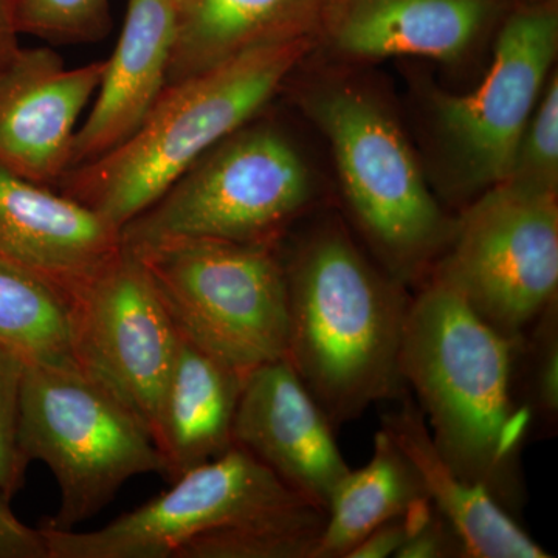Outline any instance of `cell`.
Listing matches in <instances>:
<instances>
[{
    "mask_svg": "<svg viewBox=\"0 0 558 558\" xmlns=\"http://www.w3.org/2000/svg\"><path fill=\"white\" fill-rule=\"evenodd\" d=\"M409 517L403 515L387 521L374 529L362 542L349 553L347 558H387L396 557L409 537Z\"/></svg>",
    "mask_w": 558,
    "mask_h": 558,
    "instance_id": "cell-29",
    "label": "cell"
},
{
    "mask_svg": "<svg viewBox=\"0 0 558 558\" xmlns=\"http://www.w3.org/2000/svg\"><path fill=\"white\" fill-rule=\"evenodd\" d=\"M508 180L557 191L558 80L550 76L532 112Z\"/></svg>",
    "mask_w": 558,
    "mask_h": 558,
    "instance_id": "cell-25",
    "label": "cell"
},
{
    "mask_svg": "<svg viewBox=\"0 0 558 558\" xmlns=\"http://www.w3.org/2000/svg\"><path fill=\"white\" fill-rule=\"evenodd\" d=\"M183 2H185V0H172V3H174L175 10H178L179 7H182Z\"/></svg>",
    "mask_w": 558,
    "mask_h": 558,
    "instance_id": "cell-31",
    "label": "cell"
},
{
    "mask_svg": "<svg viewBox=\"0 0 558 558\" xmlns=\"http://www.w3.org/2000/svg\"><path fill=\"white\" fill-rule=\"evenodd\" d=\"M326 510L303 502L190 542L175 558H312Z\"/></svg>",
    "mask_w": 558,
    "mask_h": 558,
    "instance_id": "cell-22",
    "label": "cell"
},
{
    "mask_svg": "<svg viewBox=\"0 0 558 558\" xmlns=\"http://www.w3.org/2000/svg\"><path fill=\"white\" fill-rule=\"evenodd\" d=\"M20 35L14 0H0V73L20 53Z\"/></svg>",
    "mask_w": 558,
    "mask_h": 558,
    "instance_id": "cell-30",
    "label": "cell"
},
{
    "mask_svg": "<svg viewBox=\"0 0 558 558\" xmlns=\"http://www.w3.org/2000/svg\"><path fill=\"white\" fill-rule=\"evenodd\" d=\"M557 49L556 2L523 3L506 17L480 86L439 95L440 137L465 190L486 191L509 179Z\"/></svg>",
    "mask_w": 558,
    "mask_h": 558,
    "instance_id": "cell-10",
    "label": "cell"
},
{
    "mask_svg": "<svg viewBox=\"0 0 558 558\" xmlns=\"http://www.w3.org/2000/svg\"><path fill=\"white\" fill-rule=\"evenodd\" d=\"M381 428L416 469L436 512L457 532L468 558H550L487 488L459 476L440 457L417 402L403 395Z\"/></svg>",
    "mask_w": 558,
    "mask_h": 558,
    "instance_id": "cell-17",
    "label": "cell"
},
{
    "mask_svg": "<svg viewBox=\"0 0 558 558\" xmlns=\"http://www.w3.org/2000/svg\"><path fill=\"white\" fill-rule=\"evenodd\" d=\"M310 199L295 146L270 128L244 126L128 222L121 241L132 252L186 240L275 245Z\"/></svg>",
    "mask_w": 558,
    "mask_h": 558,
    "instance_id": "cell-5",
    "label": "cell"
},
{
    "mask_svg": "<svg viewBox=\"0 0 558 558\" xmlns=\"http://www.w3.org/2000/svg\"><path fill=\"white\" fill-rule=\"evenodd\" d=\"M515 387L537 427L553 435L558 421V299L521 337Z\"/></svg>",
    "mask_w": 558,
    "mask_h": 558,
    "instance_id": "cell-23",
    "label": "cell"
},
{
    "mask_svg": "<svg viewBox=\"0 0 558 558\" xmlns=\"http://www.w3.org/2000/svg\"><path fill=\"white\" fill-rule=\"evenodd\" d=\"M25 362L0 344V492L11 499L25 483L31 462L20 446L21 389Z\"/></svg>",
    "mask_w": 558,
    "mask_h": 558,
    "instance_id": "cell-26",
    "label": "cell"
},
{
    "mask_svg": "<svg viewBox=\"0 0 558 558\" xmlns=\"http://www.w3.org/2000/svg\"><path fill=\"white\" fill-rule=\"evenodd\" d=\"M132 253L197 347L242 374L286 357L288 282L275 245L186 240Z\"/></svg>",
    "mask_w": 558,
    "mask_h": 558,
    "instance_id": "cell-6",
    "label": "cell"
},
{
    "mask_svg": "<svg viewBox=\"0 0 558 558\" xmlns=\"http://www.w3.org/2000/svg\"><path fill=\"white\" fill-rule=\"evenodd\" d=\"M428 277L453 289L502 336L520 340L558 299L557 191L515 180L484 191L454 220Z\"/></svg>",
    "mask_w": 558,
    "mask_h": 558,
    "instance_id": "cell-8",
    "label": "cell"
},
{
    "mask_svg": "<svg viewBox=\"0 0 558 558\" xmlns=\"http://www.w3.org/2000/svg\"><path fill=\"white\" fill-rule=\"evenodd\" d=\"M123 250L121 230L60 191L0 165V263L68 301Z\"/></svg>",
    "mask_w": 558,
    "mask_h": 558,
    "instance_id": "cell-14",
    "label": "cell"
},
{
    "mask_svg": "<svg viewBox=\"0 0 558 558\" xmlns=\"http://www.w3.org/2000/svg\"><path fill=\"white\" fill-rule=\"evenodd\" d=\"M69 315L75 362L156 438L179 329L138 256L123 247L69 301Z\"/></svg>",
    "mask_w": 558,
    "mask_h": 558,
    "instance_id": "cell-11",
    "label": "cell"
},
{
    "mask_svg": "<svg viewBox=\"0 0 558 558\" xmlns=\"http://www.w3.org/2000/svg\"><path fill=\"white\" fill-rule=\"evenodd\" d=\"M409 537L396 558H468L457 532L436 512L428 498L407 510Z\"/></svg>",
    "mask_w": 558,
    "mask_h": 558,
    "instance_id": "cell-27",
    "label": "cell"
},
{
    "mask_svg": "<svg viewBox=\"0 0 558 558\" xmlns=\"http://www.w3.org/2000/svg\"><path fill=\"white\" fill-rule=\"evenodd\" d=\"M520 340L428 277L410 300L400 344V374L440 457L512 515L526 501L521 451L534 428L515 387Z\"/></svg>",
    "mask_w": 558,
    "mask_h": 558,
    "instance_id": "cell-1",
    "label": "cell"
},
{
    "mask_svg": "<svg viewBox=\"0 0 558 558\" xmlns=\"http://www.w3.org/2000/svg\"><path fill=\"white\" fill-rule=\"evenodd\" d=\"M106 61L68 68L50 47L21 49L0 73V165L43 186L70 170L81 113Z\"/></svg>",
    "mask_w": 558,
    "mask_h": 558,
    "instance_id": "cell-13",
    "label": "cell"
},
{
    "mask_svg": "<svg viewBox=\"0 0 558 558\" xmlns=\"http://www.w3.org/2000/svg\"><path fill=\"white\" fill-rule=\"evenodd\" d=\"M311 112L332 145L352 215L388 275L400 284L424 278L449 245L454 220L429 193L395 121L349 87L322 92Z\"/></svg>",
    "mask_w": 558,
    "mask_h": 558,
    "instance_id": "cell-7",
    "label": "cell"
},
{
    "mask_svg": "<svg viewBox=\"0 0 558 558\" xmlns=\"http://www.w3.org/2000/svg\"><path fill=\"white\" fill-rule=\"evenodd\" d=\"M311 43L296 39L259 47L170 84L131 138L100 159L65 172L57 189L123 229L204 154L247 126Z\"/></svg>",
    "mask_w": 558,
    "mask_h": 558,
    "instance_id": "cell-3",
    "label": "cell"
},
{
    "mask_svg": "<svg viewBox=\"0 0 558 558\" xmlns=\"http://www.w3.org/2000/svg\"><path fill=\"white\" fill-rule=\"evenodd\" d=\"M245 377L179 332L178 355L154 438L170 483L233 447Z\"/></svg>",
    "mask_w": 558,
    "mask_h": 558,
    "instance_id": "cell-19",
    "label": "cell"
},
{
    "mask_svg": "<svg viewBox=\"0 0 558 558\" xmlns=\"http://www.w3.org/2000/svg\"><path fill=\"white\" fill-rule=\"evenodd\" d=\"M9 502L10 499L0 492V558H50L40 529L22 523Z\"/></svg>",
    "mask_w": 558,
    "mask_h": 558,
    "instance_id": "cell-28",
    "label": "cell"
},
{
    "mask_svg": "<svg viewBox=\"0 0 558 558\" xmlns=\"http://www.w3.org/2000/svg\"><path fill=\"white\" fill-rule=\"evenodd\" d=\"M425 498L416 469L380 428L368 464L349 470L330 495L325 527L312 558H347L374 529Z\"/></svg>",
    "mask_w": 558,
    "mask_h": 558,
    "instance_id": "cell-20",
    "label": "cell"
},
{
    "mask_svg": "<svg viewBox=\"0 0 558 558\" xmlns=\"http://www.w3.org/2000/svg\"><path fill=\"white\" fill-rule=\"evenodd\" d=\"M20 446L53 473L60 509L44 526L62 531L97 515L134 476H167L148 428L76 362L25 363Z\"/></svg>",
    "mask_w": 558,
    "mask_h": 558,
    "instance_id": "cell-4",
    "label": "cell"
},
{
    "mask_svg": "<svg viewBox=\"0 0 558 558\" xmlns=\"http://www.w3.org/2000/svg\"><path fill=\"white\" fill-rule=\"evenodd\" d=\"M0 344L25 363L75 362L68 301L39 279L0 263Z\"/></svg>",
    "mask_w": 558,
    "mask_h": 558,
    "instance_id": "cell-21",
    "label": "cell"
},
{
    "mask_svg": "<svg viewBox=\"0 0 558 558\" xmlns=\"http://www.w3.org/2000/svg\"><path fill=\"white\" fill-rule=\"evenodd\" d=\"M534 2H549V0H534Z\"/></svg>",
    "mask_w": 558,
    "mask_h": 558,
    "instance_id": "cell-32",
    "label": "cell"
},
{
    "mask_svg": "<svg viewBox=\"0 0 558 558\" xmlns=\"http://www.w3.org/2000/svg\"><path fill=\"white\" fill-rule=\"evenodd\" d=\"M171 484L97 531L43 524L50 558H175L193 539L311 502L238 446Z\"/></svg>",
    "mask_w": 558,
    "mask_h": 558,
    "instance_id": "cell-9",
    "label": "cell"
},
{
    "mask_svg": "<svg viewBox=\"0 0 558 558\" xmlns=\"http://www.w3.org/2000/svg\"><path fill=\"white\" fill-rule=\"evenodd\" d=\"M499 10L501 0H336L322 35L355 60L451 61L478 40Z\"/></svg>",
    "mask_w": 558,
    "mask_h": 558,
    "instance_id": "cell-16",
    "label": "cell"
},
{
    "mask_svg": "<svg viewBox=\"0 0 558 558\" xmlns=\"http://www.w3.org/2000/svg\"><path fill=\"white\" fill-rule=\"evenodd\" d=\"M336 0H185L178 9L168 86L250 50L322 33Z\"/></svg>",
    "mask_w": 558,
    "mask_h": 558,
    "instance_id": "cell-18",
    "label": "cell"
},
{
    "mask_svg": "<svg viewBox=\"0 0 558 558\" xmlns=\"http://www.w3.org/2000/svg\"><path fill=\"white\" fill-rule=\"evenodd\" d=\"M286 359L333 428L402 398L400 344L410 296L363 256L339 223H323L284 264Z\"/></svg>",
    "mask_w": 558,
    "mask_h": 558,
    "instance_id": "cell-2",
    "label": "cell"
},
{
    "mask_svg": "<svg viewBox=\"0 0 558 558\" xmlns=\"http://www.w3.org/2000/svg\"><path fill=\"white\" fill-rule=\"evenodd\" d=\"M325 411L288 359L247 374L233 425V446L248 451L300 497L326 510L348 475Z\"/></svg>",
    "mask_w": 558,
    "mask_h": 558,
    "instance_id": "cell-12",
    "label": "cell"
},
{
    "mask_svg": "<svg viewBox=\"0 0 558 558\" xmlns=\"http://www.w3.org/2000/svg\"><path fill=\"white\" fill-rule=\"evenodd\" d=\"M21 35L51 44H92L112 28L109 0H14Z\"/></svg>",
    "mask_w": 558,
    "mask_h": 558,
    "instance_id": "cell-24",
    "label": "cell"
},
{
    "mask_svg": "<svg viewBox=\"0 0 558 558\" xmlns=\"http://www.w3.org/2000/svg\"><path fill=\"white\" fill-rule=\"evenodd\" d=\"M175 24L172 0H128L97 98L73 138L70 170L119 148L142 126L168 86Z\"/></svg>",
    "mask_w": 558,
    "mask_h": 558,
    "instance_id": "cell-15",
    "label": "cell"
}]
</instances>
